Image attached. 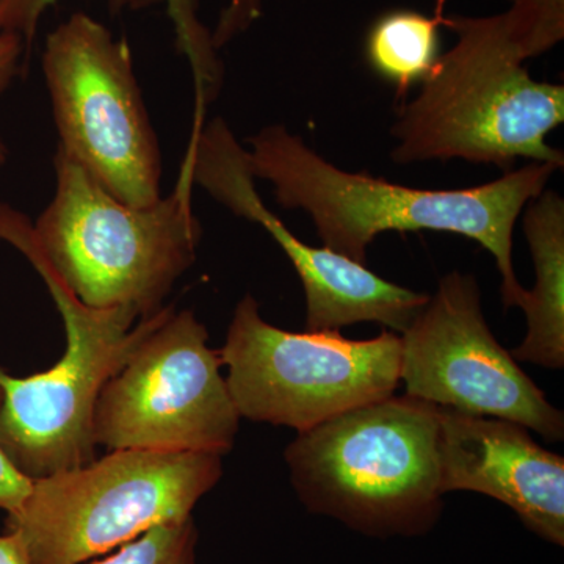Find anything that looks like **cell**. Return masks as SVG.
I'll return each mask as SVG.
<instances>
[{
	"label": "cell",
	"mask_w": 564,
	"mask_h": 564,
	"mask_svg": "<svg viewBox=\"0 0 564 564\" xmlns=\"http://www.w3.org/2000/svg\"><path fill=\"white\" fill-rule=\"evenodd\" d=\"M247 143L256 180L272 182L285 209L307 212L323 247L366 265L380 234H458L491 252L502 274L505 307H519L524 299L513 267L516 221L562 166L530 162L477 187L423 191L337 169L282 124L267 126Z\"/></svg>",
	"instance_id": "obj_1"
},
{
	"label": "cell",
	"mask_w": 564,
	"mask_h": 564,
	"mask_svg": "<svg viewBox=\"0 0 564 564\" xmlns=\"http://www.w3.org/2000/svg\"><path fill=\"white\" fill-rule=\"evenodd\" d=\"M54 166V198L39 220L0 203V239L44 263L93 310H121L139 321L161 313L202 242L187 166L169 196L144 207L111 195L61 151Z\"/></svg>",
	"instance_id": "obj_2"
},
{
	"label": "cell",
	"mask_w": 564,
	"mask_h": 564,
	"mask_svg": "<svg viewBox=\"0 0 564 564\" xmlns=\"http://www.w3.org/2000/svg\"><path fill=\"white\" fill-rule=\"evenodd\" d=\"M456 43L440 55L413 101L392 126V161L462 159L513 170L518 159L564 165L547 135L564 121L562 84L530 76L502 14L445 17Z\"/></svg>",
	"instance_id": "obj_3"
},
{
	"label": "cell",
	"mask_w": 564,
	"mask_h": 564,
	"mask_svg": "<svg viewBox=\"0 0 564 564\" xmlns=\"http://www.w3.org/2000/svg\"><path fill=\"white\" fill-rule=\"evenodd\" d=\"M440 432V406L391 395L296 434L284 458L311 513L377 540L417 538L444 511Z\"/></svg>",
	"instance_id": "obj_4"
},
{
	"label": "cell",
	"mask_w": 564,
	"mask_h": 564,
	"mask_svg": "<svg viewBox=\"0 0 564 564\" xmlns=\"http://www.w3.org/2000/svg\"><path fill=\"white\" fill-rule=\"evenodd\" d=\"M221 474L218 454L111 451L33 480L7 530L20 536L31 564H82L152 527L191 518Z\"/></svg>",
	"instance_id": "obj_5"
},
{
	"label": "cell",
	"mask_w": 564,
	"mask_h": 564,
	"mask_svg": "<svg viewBox=\"0 0 564 564\" xmlns=\"http://www.w3.org/2000/svg\"><path fill=\"white\" fill-rule=\"evenodd\" d=\"M240 417L302 433L388 399L400 383L402 337L351 340L339 332L289 333L263 321L245 295L218 350Z\"/></svg>",
	"instance_id": "obj_6"
},
{
	"label": "cell",
	"mask_w": 564,
	"mask_h": 564,
	"mask_svg": "<svg viewBox=\"0 0 564 564\" xmlns=\"http://www.w3.org/2000/svg\"><path fill=\"white\" fill-rule=\"evenodd\" d=\"M44 79L58 151L131 206L162 198V155L133 70L131 46L90 14L50 33Z\"/></svg>",
	"instance_id": "obj_7"
},
{
	"label": "cell",
	"mask_w": 564,
	"mask_h": 564,
	"mask_svg": "<svg viewBox=\"0 0 564 564\" xmlns=\"http://www.w3.org/2000/svg\"><path fill=\"white\" fill-rule=\"evenodd\" d=\"M221 366L196 315L163 307L99 392L93 413L96 447L228 454L240 414Z\"/></svg>",
	"instance_id": "obj_8"
},
{
	"label": "cell",
	"mask_w": 564,
	"mask_h": 564,
	"mask_svg": "<svg viewBox=\"0 0 564 564\" xmlns=\"http://www.w3.org/2000/svg\"><path fill=\"white\" fill-rule=\"evenodd\" d=\"M31 263L62 315L66 347L44 372L21 378L0 369V447L25 477L36 480L96 458L93 413L99 392L159 313L139 321L121 310H93L44 263Z\"/></svg>",
	"instance_id": "obj_9"
},
{
	"label": "cell",
	"mask_w": 564,
	"mask_h": 564,
	"mask_svg": "<svg viewBox=\"0 0 564 564\" xmlns=\"http://www.w3.org/2000/svg\"><path fill=\"white\" fill-rule=\"evenodd\" d=\"M402 337L400 381L406 395L458 413L521 423L563 441L564 415L494 337L474 274L441 278Z\"/></svg>",
	"instance_id": "obj_10"
},
{
	"label": "cell",
	"mask_w": 564,
	"mask_h": 564,
	"mask_svg": "<svg viewBox=\"0 0 564 564\" xmlns=\"http://www.w3.org/2000/svg\"><path fill=\"white\" fill-rule=\"evenodd\" d=\"M440 410L444 496L470 491L491 497L510 508L527 530L563 547V456L534 443L521 423Z\"/></svg>",
	"instance_id": "obj_11"
},
{
	"label": "cell",
	"mask_w": 564,
	"mask_h": 564,
	"mask_svg": "<svg viewBox=\"0 0 564 564\" xmlns=\"http://www.w3.org/2000/svg\"><path fill=\"white\" fill-rule=\"evenodd\" d=\"M532 254L533 291H525L521 307L527 317L524 343L511 356L545 369L564 367V199L544 191L527 204L522 217Z\"/></svg>",
	"instance_id": "obj_12"
},
{
	"label": "cell",
	"mask_w": 564,
	"mask_h": 564,
	"mask_svg": "<svg viewBox=\"0 0 564 564\" xmlns=\"http://www.w3.org/2000/svg\"><path fill=\"white\" fill-rule=\"evenodd\" d=\"M57 0H0V32L20 35L31 43L40 20ZM166 7L177 50L187 58L195 80V120L217 99L223 85V63L212 32L199 18V0H155Z\"/></svg>",
	"instance_id": "obj_13"
},
{
	"label": "cell",
	"mask_w": 564,
	"mask_h": 564,
	"mask_svg": "<svg viewBox=\"0 0 564 564\" xmlns=\"http://www.w3.org/2000/svg\"><path fill=\"white\" fill-rule=\"evenodd\" d=\"M445 3L447 0H437L433 17L406 9L388 11L367 33L364 54L370 69L400 96L422 84L440 58Z\"/></svg>",
	"instance_id": "obj_14"
},
{
	"label": "cell",
	"mask_w": 564,
	"mask_h": 564,
	"mask_svg": "<svg viewBox=\"0 0 564 564\" xmlns=\"http://www.w3.org/2000/svg\"><path fill=\"white\" fill-rule=\"evenodd\" d=\"M198 529L193 518L152 527L117 552L91 564H198Z\"/></svg>",
	"instance_id": "obj_15"
},
{
	"label": "cell",
	"mask_w": 564,
	"mask_h": 564,
	"mask_svg": "<svg viewBox=\"0 0 564 564\" xmlns=\"http://www.w3.org/2000/svg\"><path fill=\"white\" fill-rule=\"evenodd\" d=\"M502 17L508 39L524 61L564 39V0H513Z\"/></svg>",
	"instance_id": "obj_16"
},
{
	"label": "cell",
	"mask_w": 564,
	"mask_h": 564,
	"mask_svg": "<svg viewBox=\"0 0 564 564\" xmlns=\"http://www.w3.org/2000/svg\"><path fill=\"white\" fill-rule=\"evenodd\" d=\"M263 0H229L228 7L218 18L217 29L212 32L215 47L223 46L247 32L261 18Z\"/></svg>",
	"instance_id": "obj_17"
},
{
	"label": "cell",
	"mask_w": 564,
	"mask_h": 564,
	"mask_svg": "<svg viewBox=\"0 0 564 564\" xmlns=\"http://www.w3.org/2000/svg\"><path fill=\"white\" fill-rule=\"evenodd\" d=\"M0 403H2V388H0ZM32 481L14 466L9 455L0 447V510L6 511L7 516L17 513L31 492Z\"/></svg>",
	"instance_id": "obj_18"
},
{
	"label": "cell",
	"mask_w": 564,
	"mask_h": 564,
	"mask_svg": "<svg viewBox=\"0 0 564 564\" xmlns=\"http://www.w3.org/2000/svg\"><path fill=\"white\" fill-rule=\"evenodd\" d=\"M22 51H24V40L20 35L0 32V96L7 91L18 74ZM7 161H9V147L0 137V166L6 165Z\"/></svg>",
	"instance_id": "obj_19"
},
{
	"label": "cell",
	"mask_w": 564,
	"mask_h": 564,
	"mask_svg": "<svg viewBox=\"0 0 564 564\" xmlns=\"http://www.w3.org/2000/svg\"><path fill=\"white\" fill-rule=\"evenodd\" d=\"M0 564H31L24 544L17 533L0 534Z\"/></svg>",
	"instance_id": "obj_20"
}]
</instances>
